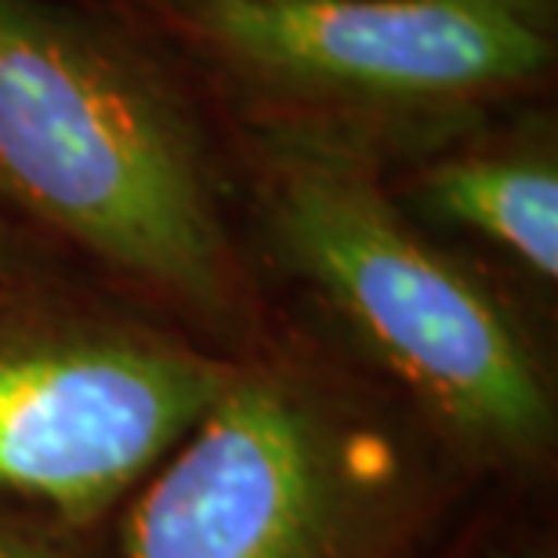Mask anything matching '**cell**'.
<instances>
[{
  "label": "cell",
  "instance_id": "obj_5",
  "mask_svg": "<svg viewBox=\"0 0 558 558\" xmlns=\"http://www.w3.org/2000/svg\"><path fill=\"white\" fill-rule=\"evenodd\" d=\"M232 360L0 215V497L102 530Z\"/></svg>",
  "mask_w": 558,
  "mask_h": 558
},
{
  "label": "cell",
  "instance_id": "obj_8",
  "mask_svg": "<svg viewBox=\"0 0 558 558\" xmlns=\"http://www.w3.org/2000/svg\"><path fill=\"white\" fill-rule=\"evenodd\" d=\"M442 558H555L551 544L541 533H475L464 544H457Z\"/></svg>",
  "mask_w": 558,
  "mask_h": 558
},
{
  "label": "cell",
  "instance_id": "obj_4",
  "mask_svg": "<svg viewBox=\"0 0 558 558\" xmlns=\"http://www.w3.org/2000/svg\"><path fill=\"white\" fill-rule=\"evenodd\" d=\"M232 124L385 171L494 124L555 70L551 0H135Z\"/></svg>",
  "mask_w": 558,
  "mask_h": 558
},
{
  "label": "cell",
  "instance_id": "obj_3",
  "mask_svg": "<svg viewBox=\"0 0 558 558\" xmlns=\"http://www.w3.org/2000/svg\"><path fill=\"white\" fill-rule=\"evenodd\" d=\"M453 472L316 323L272 319L120 505V558H414Z\"/></svg>",
  "mask_w": 558,
  "mask_h": 558
},
{
  "label": "cell",
  "instance_id": "obj_6",
  "mask_svg": "<svg viewBox=\"0 0 558 558\" xmlns=\"http://www.w3.org/2000/svg\"><path fill=\"white\" fill-rule=\"evenodd\" d=\"M385 174L421 226L483 243L537 287L555 290L558 149L544 124H486Z\"/></svg>",
  "mask_w": 558,
  "mask_h": 558
},
{
  "label": "cell",
  "instance_id": "obj_1",
  "mask_svg": "<svg viewBox=\"0 0 558 558\" xmlns=\"http://www.w3.org/2000/svg\"><path fill=\"white\" fill-rule=\"evenodd\" d=\"M196 95L131 33L0 0V215L221 352L276 319Z\"/></svg>",
  "mask_w": 558,
  "mask_h": 558
},
{
  "label": "cell",
  "instance_id": "obj_2",
  "mask_svg": "<svg viewBox=\"0 0 558 558\" xmlns=\"http://www.w3.org/2000/svg\"><path fill=\"white\" fill-rule=\"evenodd\" d=\"M236 167L258 254L457 472L515 483L551 472L558 399L541 341L494 279L399 204L381 163L236 128Z\"/></svg>",
  "mask_w": 558,
  "mask_h": 558
},
{
  "label": "cell",
  "instance_id": "obj_7",
  "mask_svg": "<svg viewBox=\"0 0 558 558\" xmlns=\"http://www.w3.org/2000/svg\"><path fill=\"white\" fill-rule=\"evenodd\" d=\"M95 533L48 508L0 497V558H95Z\"/></svg>",
  "mask_w": 558,
  "mask_h": 558
}]
</instances>
